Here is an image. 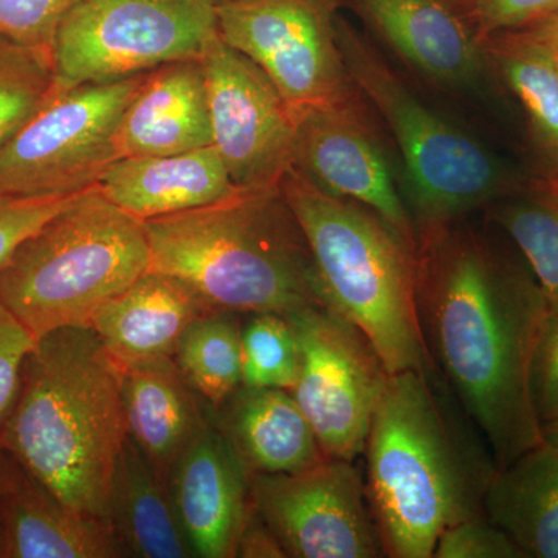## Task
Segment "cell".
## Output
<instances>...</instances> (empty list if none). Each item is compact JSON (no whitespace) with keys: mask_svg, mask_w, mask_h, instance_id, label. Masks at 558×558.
<instances>
[{"mask_svg":"<svg viewBox=\"0 0 558 558\" xmlns=\"http://www.w3.org/2000/svg\"><path fill=\"white\" fill-rule=\"evenodd\" d=\"M549 183H550V185L556 186V189L558 190V180H556V182H549Z\"/></svg>","mask_w":558,"mask_h":558,"instance_id":"cell-40","label":"cell"},{"mask_svg":"<svg viewBox=\"0 0 558 558\" xmlns=\"http://www.w3.org/2000/svg\"><path fill=\"white\" fill-rule=\"evenodd\" d=\"M213 0H78L51 47L54 87L110 83L183 60L218 38Z\"/></svg>","mask_w":558,"mask_h":558,"instance_id":"cell-8","label":"cell"},{"mask_svg":"<svg viewBox=\"0 0 558 558\" xmlns=\"http://www.w3.org/2000/svg\"><path fill=\"white\" fill-rule=\"evenodd\" d=\"M149 267L145 222L94 186L22 242L0 271V299L39 339L90 328Z\"/></svg>","mask_w":558,"mask_h":558,"instance_id":"cell-6","label":"cell"},{"mask_svg":"<svg viewBox=\"0 0 558 558\" xmlns=\"http://www.w3.org/2000/svg\"><path fill=\"white\" fill-rule=\"evenodd\" d=\"M281 190L310 244L325 306L368 339L388 374L435 368L418 325L417 256L371 209L330 196L293 168Z\"/></svg>","mask_w":558,"mask_h":558,"instance_id":"cell-5","label":"cell"},{"mask_svg":"<svg viewBox=\"0 0 558 558\" xmlns=\"http://www.w3.org/2000/svg\"><path fill=\"white\" fill-rule=\"evenodd\" d=\"M213 146L207 80L202 60L149 70L117 131L123 157L171 156Z\"/></svg>","mask_w":558,"mask_h":558,"instance_id":"cell-18","label":"cell"},{"mask_svg":"<svg viewBox=\"0 0 558 558\" xmlns=\"http://www.w3.org/2000/svg\"><path fill=\"white\" fill-rule=\"evenodd\" d=\"M526 28L534 32L549 47L550 51L556 54L558 60V13L537 22V24L529 25Z\"/></svg>","mask_w":558,"mask_h":558,"instance_id":"cell-37","label":"cell"},{"mask_svg":"<svg viewBox=\"0 0 558 558\" xmlns=\"http://www.w3.org/2000/svg\"><path fill=\"white\" fill-rule=\"evenodd\" d=\"M242 319L238 312H205L190 323L175 349L183 377L215 411L242 387Z\"/></svg>","mask_w":558,"mask_h":558,"instance_id":"cell-26","label":"cell"},{"mask_svg":"<svg viewBox=\"0 0 558 558\" xmlns=\"http://www.w3.org/2000/svg\"><path fill=\"white\" fill-rule=\"evenodd\" d=\"M532 396L542 425L558 417V359L534 366Z\"/></svg>","mask_w":558,"mask_h":558,"instance_id":"cell-36","label":"cell"},{"mask_svg":"<svg viewBox=\"0 0 558 558\" xmlns=\"http://www.w3.org/2000/svg\"><path fill=\"white\" fill-rule=\"evenodd\" d=\"M112 529L65 506L0 449V558H121Z\"/></svg>","mask_w":558,"mask_h":558,"instance_id":"cell-17","label":"cell"},{"mask_svg":"<svg viewBox=\"0 0 558 558\" xmlns=\"http://www.w3.org/2000/svg\"><path fill=\"white\" fill-rule=\"evenodd\" d=\"M292 113L293 170L330 196L371 209L417 256V233L407 201L352 98Z\"/></svg>","mask_w":558,"mask_h":558,"instance_id":"cell-14","label":"cell"},{"mask_svg":"<svg viewBox=\"0 0 558 558\" xmlns=\"http://www.w3.org/2000/svg\"><path fill=\"white\" fill-rule=\"evenodd\" d=\"M343 0L216 3L220 39L250 58L299 110L352 98L337 22Z\"/></svg>","mask_w":558,"mask_h":558,"instance_id":"cell-11","label":"cell"},{"mask_svg":"<svg viewBox=\"0 0 558 558\" xmlns=\"http://www.w3.org/2000/svg\"><path fill=\"white\" fill-rule=\"evenodd\" d=\"M508 242L461 220L417 250V315L429 359L498 469L543 440L532 368L549 312Z\"/></svg>","mask_w":558,"mask_h":558,"instance_id":"cell-1","label":"cell"},{"mask_svg":"<svg viewBox=\"0 0 558 558\" xmlns=\"http://www.w3.org/2000/svg\"><path fill=\"white\" fill-rule=\"evenodd\" d=\"M143 76L58 89L2 146L0 194L70 196L97 186L119 160L121 116Z\"/></svg>","mask_w":558,"mask_h":558,"instance_id":"cell-9","label":"cell"},{"mask_svg":"<svg viewBox=\"0 0 558 558\" xmlns=\"http://www.w3.org/2000/svg\"><path fill=\"white\" fill-rule=\"evenodd\" d=\"M337 35L352 86L379 113L398 145L418 244L542 180L509 167L429 108L344 17L337 22Z\"/></svg>","mask_w":558,"mask_h":558,"instance_id":"cell-7","label":"cell"},{"mask_svg":"<svg viewBox=\"0 0 558 558\" xmlns=\"http://www.w3.org/2000/svg\"><path fill=\"white\" fill-rule=\"evenodd\" d=\"M53 86L50 50L0 38V146L44 105Z\"/></svg>","mask_w":558,"mask_h":558,"instance_id":"cell-29","label":"cell"},{"mask_svg":"<svg viewBox=\"0 0 558 558\" xmlns=\"http://www.w3.org/2000/svg\"><path fill=\"white\" fill-rule=\"evenodd\" d=\"M215 3L234 2V0H213Z\"/></svg>","mask_w":558,"mask_h":558,"instance_id":"cell-39","label":"cell"},{"mask_svg":"<svg viewBox=\"0 0 558 558\" xmlns=\"http://www.w3.org/2000/svg\"><path fill=\"white\" fill-rule=\"evenodd\" d=\"M286 554L274 532L256 510L250 509L238 542L236 558H284Z\"/></svg>","mask_w":558,"mask_h":558,"instance_id":"cell-35","label":"cell"},{"mask_svg":"<svg viewBox=\"0 0 558 558\" xmlns=\"http://www.w3.org/2000/svg\"><path fill=\"white\" fill-rule=\"evenodd\" d=\"M215 416L248 476L300 472L328 458L286 389L241 387Z\"/></svg>","mask_w":558,"mask_h":558,"instance_id":"cell-20","label":"cell"},{"mask_svg":"<svg viewBox=\"0 0 558 558\" xmlns=\"http://www.w3.org/2000/svg\"><path fill=\"white\" fill-rule=\"evenodd\" d=\"M492 73L521 108L537 178L558 180V60L529 28L483 36Z\"/></svg>","mask_w":558,"mask_h":558,"instance_id":"cell-23","label":"cell"},{"mask_svg":"<svg viewBox=\"0 0 558 558\" xmlns=\"http://www.w3.org/2000/svg\"><path fill=\"white\" fill-rule=\"evenodd\" d=\"M167 483L194 557L236 558L252 509L248 475L223 438L215 410L172 462Z\"/></svg>","mask_w":558,"mask_h":558,"instance_id":"cell-16","label":"cell"},{"mask_svg":"<svg viewBox=\"0 0 558 558\" xmlns=\"http://www.w3.org/2000/svg\"><path fill=\"white\" fill-rule=\"evenodd\" d=\"M190 286L161 271L148 270L123 290L92 322L120 366L174 357L190 323L209 312Z\"/></svg>","mask_w":558,"mask_h":558,"instance_id":"cell-21","label":"cell"},{"mask_svg":"<svg viewBox=\"0 0 558 558\" xmlns=\"http://www.w3.org/2000/svg\"><path fill=\"white\" fill-rule=\"evenodd\" d=\"M296 348L293 398L328 458L357 461L388 371L368 339L329 307H301L286 315Z\"/></svg>","mask_w":558,"mask_h":558,"instance_id":"cell-10","label":"cell"},{"mask_svg":"<svg viewBox=\"0 0 558 558\" xmlns=\"http://www.w3.org/2000/svg\"><path fill=\"white\" fill-rule=\"evenodd\" d=\"M241 344L242 387L292 392L299 377V348L286 315H244Z\"/></svg>","mask_w":558,"mask_h":558,"instance_id":"cell-28","label":"cell"},{"mask_svg":"<svg viewBox=\"0 0 558 558\" xmlns=\"http://www.w3.org/2000/svg\"><path fill=\"white\" fill-rule=\"evenodd\" d=\"M109 526L124 557L193 558L168 483L128 436L109 501Z\"/></svg>","mask_w":558,"mask_h":558,"instance_id":"cell-24","label":"cell"},{"mask_svg":"<svg viewBox=\"0 0 558 558\" xmlns=\"http://www.w3.org/2000/svg\"><path fill=\"white\" fill-rule=\"evenodd\" d=\"M149 270L185 282L211 311L288 315L322 304L317 269L281 185L145 220Z\"/></svg>","mask_w":558,"mask_h":558,"instance_id":"cell-4","label":"cell"},{"mask_svg":"<svg viewBox=\"0 0 558 558\" xmlns=\"http://www.w3.org/2000/svg\"><path fill=\"white\" fill-rule=\"evenodd\" d=\"M248 486L286 557H385L355 461L325 458L300 472L248 476Z\"/></svg>","mask_w":558,"mask_h":558,"instance_id":"cell-12","label":"cell"},{"mask_svg":"<svg viewBox=\"0 0 558 558\" xmlns=\"http://www.w3.org/2000/svg\"><path fill=\"white\" fill-rule=\"evenodd\" d=\"M433 558H524L515 543L486 513L444 529Z\"/></svg>","mask_w":558,"mask_h":558,"instance_id":"cell-32","label":"cell"},{"mask_svg":"<svg viewBox=\"0 0 558 558\" xmlns=\"http://www.w3.org/2000/svg\"><path fill=\"white\" fill-rule=\"evenodd\" d=\"M78 0H0V38L50 50L65 14Z\"/></svg>","mask_w":558,"mask_h":558,"instance_id":"cell-30","label":"cell"},{"mask_svg":"<svg viewBox=\"0 0 558 558\" xmlns=\"http://www.w3.org/2000/svg\"><path fill=\"white\" fill-rule=\"evenodd\" d=\"M389 49L433 84L473 90L492 73L461 0H343Z\"/></svg>","mask_w":558,"mask_h":558,"instance_id":"cell-15","label":"cell"},{"mask_svg":"<svg viewBox=\"0 0 558 558\" xmlns=\"http://www.w3.org/2000/svg\"><path fill=\"white\" fill-rule=\"evenodd\" d=\"M121 369V399L128 436L167 480L213 409L183 377L174 357L128 363Z\"/></svg>","mask_w":558,"mask_h":558,"instance_id":"cell-22","label":"cell"},{"mask_svg":"<svg viewBox=\"0 0 558 558\" xmlns=\"http://www.w3.org/2000/svg\"><path fill=\"white\" fill-rule=\"evenodd\" d=\"M36 341L27 326L0 299V442L20 396L25 360Z\"/></svg>","mask_w":558,"mask_h":558,"instance_id":"cell-33","label":"cell"},{"mask_svg":"<svg viewBox=\"0 0 558 558\" xmlns=\"http://www.w3.org/2000/svg\"><path fill=\"white\" fill-rule=\"evenodd\" d=\"M481 36L520 31L558 13V0H461Z\"/></svg>","mask_w":558,"mask_h":558,"instance_id":"cell-34","label":"cell"},{"mask_svg":"<svg viewBox=\"0 0 558 558\" xmlns=\"http://www.w3.org/2000/svg\"><path fill=\"white\" fill-rule=\"evenodd\" d=\"M97 189L143 222L209 207L245 191L213 146L171 156L123 157L102 172Z\"/></svg>","mask_w":558,"mask_h":558,"instance_id":"cell-19","label":"cell"},{"mask_svg":"<svg viewBox=\"0 0 558 558\" xmlns=\"http://www.w3.org/2000/svg\"><path fill=\"white\" fill-rule=\"evenodd\" d=\"M363 454L371 512L391 558H433L444 529L484 513L498 472L436 368L389 374Z\"/></svg>","mask_w":558,"mask_h":558,"instance_id":"cell-2","label":"cell"},{"mask_svg":"<svg viewBox=\"0 0 558 558\" xmlns=\"http://www.w3.org/2000/svg\"><path fill=\"white\" fill-rule=\"evenodd\" d=\"M537 279L550 312H558V190L537 180L487 208Z\"/></svg>","mask_w":558,"mask_h":558,"instance_id":"cell-27","label":"cell"},{"mask_svg":"<svg viewBox=\"0 0 558 558\" xmlns=\"http://www.w3.org/2000/svg\"><path fill=\"white\" fill-rule=\"evenodd\" d=\"M484 513L524 558H558V449L543 439L498 469Z\"/></svg>","mask_w":558,"mask_h":558,"instance_id":"cell-25","label":"cell"},{"mask_svg":"<svg viewBox=\"0 0 558 558\" xmlns=\"http://www.w3.org/2000/svg\"><path fill=\"white\" fill-rule=\"evenodd\" d=\"M543 439L558 449V417L542 425Z\"/></svg>","mask_w":558,"mask_h":558,"instance_id":"cell-38","label":"cell"},{"mask_svg":"<svg viewBox=\"0 0 558 558\" xmlns=\"http://www.w3.org/2000/svg\"><path fill=\"white\" fill-rule=\"evenodd\" d=\"M80 194L33 197L0 194V271L22 242L68 207Z\"/></svg>","mask_w":558,"mask_h":558,"instance_id":"cell-31","label":"cell"},{"mask_svg":"<svg viewBox=\"0 0 558 558\" xmlns=\"http://www.w3.org/2000/svg\"><path fill=\"white\" fill-rule=\"evenodd\" d=\"M126 438L120 365L97 332L62 328L39 337L0 449L70 509L109 526L113 473Z\"/></svg>","mask_w":558,"mask_h":558,"instance_id":"cell-3","label":"cell"},{"mask_svg":"<svg viewBox=\"0 0 558 558\" xmlns=\"http://www.w3.org/2000/svg\"><path fill=\"white\" fill-rule=\"evenodd\" d=\"M213 148L241 190L281 185L293 167L295 121L277 86L250 58L223 43L204 57Z\"/></svg>","mask_w":558,"mask_h":558,"instance_id":"cell-13","label":"cell"}]
</instances>
